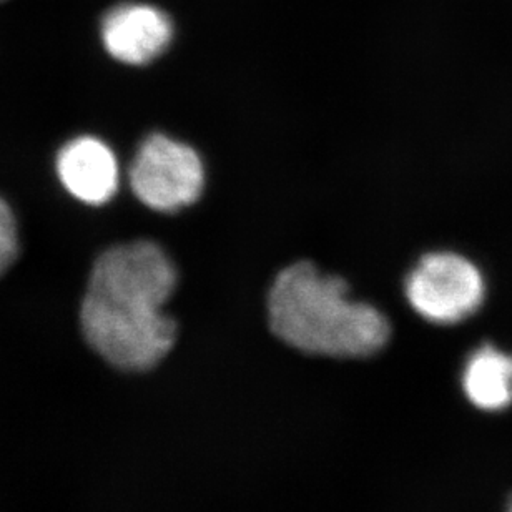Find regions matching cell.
<instances>
[{
    "instance_id": "6da1fadb",
    "label": "cell",
    "mask_w": 512,
    "mask_h": 512,
    "mask_svg": "<svg viewBox=\"0 0 512 512\" xmlns=\"http://www.w3.org/2000/svg\"><path fill=\"white\" fill-rule=\"evenodd\" d=\"M177 283V268L158 243L135 240L100 253L80 306L90 348L119 370L157 366L177 341V321L165 313Z\"/></svg>"
},
{
    "instance_id": "7a4b0ae2",
    "label": "cell",
    "mask_w": 512,
    "mask_h": 512,
    "mask_svg": "<svg viewBox=\"0 0 512 512\" xmlns=\"http://www.w3.org/2000/svg\"><path fill=\"white\" fill-rule=\"evenodd\" d=\"M268 321L276 338L306 355L365 358L389 340L388 318L350 298L343 278L298 261L276 275L268 295Z\"/></svg>"
},
{
    "instance_id": "3957f363",
    "label": "cell",
    "mask_w": 512,
    "mask_h": 512,
    "mask_svg": "<svg viewBox=\"0 0 512 512\" xmlns=\"http://www.w3.org/2000/svg\"><path fill=\"white\" fill-rule=\"evenodd\" d=\"M128 180L145 207L175 213L200 198L205 188V168L200 155L187 143L152 133L138 147Z\"/></svg>"
},
{
    "instance_id": "277c9868",
    "label": "cell",
    "mask_w": 512,
    "mask_h": 512,
    "mask_svg": "<svg viewBox=\"0 0 512 512\" xmlns=\"http://www.w3.org/2000/svg\"><path fill=\"white\" fill-rule=\"evenodd\" d=\"M486 285L478 266L456 253H428L406 278L409 305L424 320L454 325L483 305Z\"/></svg>"
},
{
    "instance_id": "5b68a950",
    "label": "cell",
    "mask_w": 512,
    "mask_h": 512,
    "mask_svg": "<svg viewBox=\"0 0 512 512\" xmlns=\"http://www.w3.org/2000/svg\"><path fill=\"white\" fill-rule=\"evenodd\" d=\"M100 34L110 57L122 64L145 65L168 49L173 24L153 5L125 2L105 14Z\"/></svg>"
},
{
    "instance_id": "8992f818",
    "label": "cell",
    "mask_w": 512,
    "mask_h": 512,
    "mask_svg": "<svg viewBox=\"0 0 512 512\" xmlns=\"http://www.w3.org/2000/svg\"><path fill=\"white\" fill-rule=\"evenodd\" d=\"M57 173L65 190L87 205H104L119 190V163L114 152L95 137H77L57 155Z\"/></svg>"
},
{
    "instance_id": "52a82bcc",
    "label": "cell",
    "mask_w": 512,
    "mask_h": 512,
    "mask_svg": "<svg viewBox=\"0 0 512 512\" xmlns=\"http://www.w3.org/2000/svg\"><path fill=\"white\" fill-rule=\"evenodd\" d=\"M464 394L476 408L503 411L512 406V355L483 345L469 356L463 370Z\"/></svg>"
},
{
    "instance_id": "ba28073f",
    "label": "cell",
    "mask_w": 512,
    "mask_h": 512,
    "mask_svg": "<svg viewBox=\"0 0 512 512\" xmlns=\"http://www.w3.org/2000/svg\"><path fill=\"white\" fill-rule=\"evenodd\" d=\"M19 230L9 203L0 197V276L19 258Z\"/></svg>"
},
{
    "instance_id": "9c48e42d",
    "label": "cell",
    "mask_w": 512,
    "mask_h": 512,
    "mask_svg": "<svg viewBox=\"0 0 512 512\" xmlns=\"http://www.w3.org/2000/svg\"><path fill=\"white\" fill-rule=\"evenodd\" d=\"M506 512H512V496L509 499L508 508H506Z\"/></svg>"
}]
</instances>
